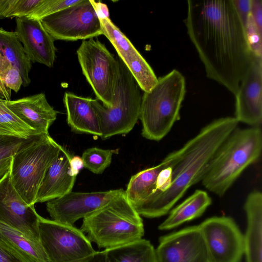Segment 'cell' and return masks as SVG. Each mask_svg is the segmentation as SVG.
I'll use <instances>...</instances> for the list:
<instances>
[{
	"label": "cell",
	"mask_w": 262,
	"mask_h": 262,
	"mask_svg": "<svg viewBox=\"0 0 262 262\" xmlns=\"http://www.w3.org/2000/svg\"><path fill=\"white\" fill-rule=\"evenodd\" d=\"M261 149L260 127H237L215 152L201 180L203 185L223 196L246 168L258 160Z\"/></svg>",
	"instance_id": "3957f363"
},
{
	"label": "cell",
	"mask_w": 262,
	"mask_h": 262,
	"mask_svg": "<svg viewBox=\"0 0 262 262\" xmlns=\"http://www.w3.org/2000/svg\"><path fill=\"white\" fill-rule=\"evenodd\" d=\"M167 164L164 159L158 165L143 170L132 176L125 194L134 208L146 200L154 191L158 177Z\"/></svg>",
	"instance_id": "cb8c5ba5"
},
{
	"label": "cell",
	"mask_w": 262,
	"mask_h": 262,
	"mask_svg": "<svg viewBox=\"0 0 262 262\" xmlns=\"http://www.w3.org/2000/svg\"><path fill=\"white\" fill-rule=\"evenodd\" d=\"M0 240L28 262H50L40 243L31 240L19 231L2 223Z\"/></svg>",
	"instance_id": "d4e9b609"
},
{
	"label": "cell",
	"mask_w": 262,
	"mask_h": 262,
	"mask_svg": "<svg viewBox=\"0 0 262 262\" xmlns=\"http://www.w3.org/2000/svg\"><path fill=\"white\" fill-rule=\"evenodd\" d=\"M212 203L207 192L196 190L170 211L168 217L159 226L161 230H169L201 216Z\"/></svg>",
	"instance_id": "7402d4cb"
},
{
	"label": "cell",
	"mask_w": 262,
	"mask_h": 262,
	"mask_svg": "<svg viewBox=\"0 0 262 262\" xmlns=\"http://www.w3.org/2000/svg\"><path fill=\"white\" fill-rule=\"evenodd\" d=\"M80 0H42L39 5L27 17L40 20L43 17L75 5Z\"/></svg>",
	"instance_id": "4dcf8cb0"
},
{
	"label": "cell",
	"mask_w": 262,
	"mask_h": 262,
	"mask_svg": "<svg viewBox=\"0 0 262 262\" xmlns=\"http://www.w3.org/2000/svg\"><path fill=\"white\" fill-rule=\"evenodd\" d=\"M0 262H28L14 250L0 240Z\"/></svg>",
	"instance_id": "836d02e7"
},
{
	"label": "cell",
	"mask_w": 262,
	"mask_h": 262,
	"mask_svg": "<svg viewBox=\"0 0 262 262\" xmlns=\"http://www.w3.org/2000/svg\"><path fill=\"white\" fill-rule=\"evenodd\" d=\"M116 150L105 149L96 147L89 148L83 152L81 159L84 167L95 174H101L110 166Z\"/></svg>",
	"instance_id": "f546056e"
},
{
	"label": "cell",
	"mask_w": 262,
	"mask_h": 262,
	"mask_svg": "<svg viewBox=\"0 0 262 262\" xmlns=\"http://www.w3.org/2000/svg\"><path fill=\"white\" fill-rule=\"evenodd\" d=\"M262 57L253 53L251 63L235 94V118L251 127L262 122Z\"/></svg>",
	"instance_id": "9a60e30c"
},
{
	"label": "cell",
	"mask_w": 262,
	"mask_h": 262,
	"mask_svg": "<svg viewBox=\"0 0 262 262\" xmlns=\"http://www.w3.org/2000/svg\"><path fill=\"white\" fill-rule=\"evenodd\" d=\"M187 3L184 23L207 77L235 95L253 53L232 0Z\"/></svg>",
	"instance_id": "6da1fadb"
},
{
	"label": "cell",
	"mask_w": 262,
	"mask_h": 262,
	"mask_svg": "<svg viewBox=\"0 0 262 262\" xmlns=\"http://www.w3.org/2000/svg\"><path fill=\"white\" fill-rule=\"evenodd\" d=\"M12 158L0 161V179L9 170L11 166Z\"/></svg>",
	"instance_id": "ab89813d"
},
{
	"label": "cell",
	"mask_w": 262,
	"mask_h": 262,
	"mask_svg": "<svg viewBox=\"0 0 262 262\" xmlns=\"http://www.w3.org/2000/svg\"><path fill=\"white\" fill-rule=\"evenodd\" d=\"M249 18L257 30L262 33L261 0H251Z\"/></svg>",
	"instance_id": "d6a6232c"
},
{
	"label": "cell",
	"mask_w": 262,
	"mask_h": 262,
	"mask_svg": "<svg viewBox=\"0 0 262 262\" xmlns=\"http://www.w3.org/2000/svg\"><path fill=\"white\" fill-rule=\"evenodd\" d=\"M60 147L49 135L12 158L11 183L28 205L36 203L37 193L45 173L58 156Z\"/></svg>",
	"instance_id": "52a82bcc"
},
{
	"label": "cell",
	"mask_w": 262,
	"mask_h": 262,
	"mask_svg": "<svg viewBox=\"0 0 262 262\" xmlns=\"http://www.w3.org/2000/svg\"><path fill=\"white\" fill-rule=\"evenodd\" d=\"M244 208L247 217V229L244 236L247 262H261L262 193L254 190L247 196Z\"/></svg>",
	"instance_id": "44dd1931"
},
{
	"label": "cell",
	"mask_w": 262,
	"mask_h": 262,
	"mask_svg": "<svg viewBox=\"0 0 262 262\" xmlns=\"http://www.w3.org/2000/svg\"><path fill=\"white\" fill-rule=\"evenodd\" d=\"M40 133L35 131L19 119L0 98V135L29 138Z\"/></svg>",
	"instance_id": "4316f807"
},
{
	"label": "cell",
	"mask_w": 262,
	"mask_h": 262,
	"mask_svg": "<svg viewBox=\"0 0 262 262\" xmlns=\"http://www.w3.org/2000/svg\"><path fill=\"white\" fill-rule=\"evenodd\" d=\"M23 85V80L18 69L0 53V96L11 100V91L17 92Z\"/></svg>",
	"instance_id": "83f0119b"
},
{
	"label": "cell",
	"mask_w": 262,
	"mask_h": 262,
	"mask_svg": "<svg viewBox=\"0 0 262 262\" xmlns=\"http://www.w3.org/2000/svg\"><path fill=\"white\" fill-rule=\"evenodd\" d=\"M232 2L245 30L250 15L251 0H232Z\"/></svg>",
	"instance_id": "e575fe53"
},
{
	"label": "cell",
	"mask_w": 262,
	"mask_h": 262,
	"mask_svg": "<svg viewBox=\"0 0 262 262\" xmlns=\"http://www.w3.org/2000/svg\"><path fill=\"white\" fill-rule=\"evenodd\" d=\"M16 0H0V18L10 17Z\"/></svg>",
	"instance_id": "d590c367"
},
{
	"label": "cell",
	"mask_w": 262,
	"mask_h": 262,
	"mask_svg": "<svg viewBox=\"0 0 262 262\" xmlns=\"http://www.w3.org/2000/svg\"><path fill=\"white\" fill-rule=\"evenodd\" d=\"M155 255L156 262H211L199 225L161 237Z\"/></svg>",
	"instance_id": "4fadbf2b"
},
{
	"label": "cell",
	"mask_w": 262,
	"mask_h": 262,
	"mask_svg": "<svg viewBox=\"0 0 262 262\" xmlns=\"http://www.w3.org/2000/svg\"><path fill=\"white\" fill-rule=\"evenodd\" d=\"M78 262H105V251H96L92 255Z\"/></svg>",
	"instance_id": "f35d334b"
},
{
	"label": "cell",
	"mask_w": 262,
	"mask_h": 262,
	"mask_svg": "<svg viewBox=\"0 0 262 262\" xmlns=\"http://www.w3.org/2000/svg\"><path fill=\"white\" fill-rule=\"evenodd\" d=\"M42 0H16L10 17H27L41 2Z\"/></svg>",
	"instance_id": "1f68e13d"
},
{
	"label": "cell",
	"mask_w": 262,
	"mask_h": 262,
	"mask_svg": "<svg viewBox=\"0 0 262 262\" xmlns=\"http://www.w3.org/2000/svg\"><path fill=\"white\" fill-rule=\"evenodd\" d=\"M185 93V79L176 69L158 78L153 88L144 92L139 118L144 138L158 141L169 132L180 119Z\"/></svg>",
	"instance_id": "5b68a950"
},
{
	"label": "cell",
	"mask_w": 262,
	"mask_h": 262,
	"mask_svg": "<svg viewBox=\"0 0 262 262\" xmlns=\"http://www.w3.org/2000/svg\"><path fill=\"white\" fill-rule=\"evenodd\" d=\"M40 20L54 40H86L102 35L100 19L90 0H80Z\"/></svg>",
	"instance_id": "30bf717a"
},
{
	"label": "cell",
	"mask_w": 262,
	"mask_h": 262,
	"mask_svg": "<svg viewBox=\"0 0 262 262\" xmlns=\"http://www.w3.org/2000/svg\"><path fill=\"white\" fill-rule=\"evenodd\" d=\"M80 229L91 242L105 249L135 242L144 234L143 220L127 199L125 190L83 218Z\"/></svg>",
	"instance_id": "277c9868"
},
{
	"label": "cell",
	"mask_w": 262,
	"mask_h": 262,
	"mask_svg": "<svg viewBox=\"0 0 262 262\" xmlns=\"http://www.w3.org/2000/svg\"><path fill=\"white\" fill-rule=\"evenodd\" d=\"M99 19L109 17V11L107 6L101 2L90 0Z\"/></svg>",
	"instance_id": "8d00e7d4"
},
{
	"label": "cell",
	"mask_w": 262,
	"mask_h": 262,
	"mask_svg": "<svg viewBox=\"0 0 262 262\" xmlns=\"http://www.w3.org/2000/svg\"><path fill=\"white\" fill-rule=\"evenodd\" d=\"M99 19L102 35L111 42L119 58L132 73L141 90L149 92L158 81L152 68L110 18Z\"/></svg>",
	"instance_id": "2e32d148"
},
{
	"label": "cell",
	"mask_w": 262,
	"mask_h": 262,
	"mask_svg": "<svg viewBox=\"0 0 262 262\" xmlns=\"http://www.w3.org/2000/svg\"><path fill=\"white\" fill-rule=\"evenodd\" d=\"M124 191L118 189L92 192L71 191L47 202V210L52 220L74 225L77 221L101 208Z\"/></svg>",
	"instance_id": "5bb4252c"
},
{
	"label": "cell",
	"mask_w": 262,
	"mask_h": 262,
	"mask_svg": "<svg viewBox=\"0 0 262 262\" xmlns=\"http://www.w3.org/2000/svg\"><path fill=\"white\" fill-rule=\"evenodd\" d=\"M70 166L73 172L77 176L80 170L84 167L81 157L77 156L72 157L70 160Z\"/></svg>",
	"instance_id": "74e56055"
},
{
	"label": "cell",
	"mask_w": 262,
	"mask_h": 262,
	"mask_svg": "<svg viewBox=\"0 0 262 262\" xmlns=\"http://www.w3.org/2000/svg\"><path fill=\"white\" fill-rule=\"evenodd\" d=\"M91 99L66 92L63 100L67 112V121L71 130L75 133L91 134L100 137L99 122Z\"/></svg>",
	"instance_id": "ffe728a7"
},
{
	"label": "cell",
	"mask_w": 262,
	"mask_h": 262,
	"mask_svg": "<svg viewBox=\"0 0 262 262\" xmlns=\"http://www.w3.org/2000/svg\"><path fill=\"white\" fill-rule=\"evenodd\" d=\"M5 102L25 123L40 134H49V127L57 118V112L42 93L15 100H5Z\"/></svg>",
	"instance_id": "d6986e66"
},
{
	"label": "cell",
	"mask_w": 262,
	"mask_h": 262,
	"mask_svg": "<svg viewBox=\"0 0 262 262\" xmlns=\"http://www.w3.org/2000/svg\"><path fill=\"white\" fill-rule=\"evenodd\" d=\"M70 154L61 146L58 155L47 170L38 190L36 203L48 202L72 191L77 177L70 166Z\"/></svg>",
	"instance_id": "ac0fdd59"
},
{
	"label": "cell",
	"mask_w": 262,
	"mask_h": 262,
	"mask_svg": "<svg viewBox=\"0 0 262 262\" xmlns=\"http://www.w3.org/2000/svg\"><path fill=\"white\" fill-rule=\"evenodd\" d=\"M211 262H241L245 253L244 236L228 216H214L199 225Z\"/></svg>",
	"instance_id": "8fae6325"
},
{
	"label": "cell",
	"mask_w": 262,
	"mask_h": 262,
	"mask_svg": "<svg viewBox=\"0 0 262 262\" xmlns=\"http://www.w3.org/2000/svg\"><path fill=\"white\" fill-rule=\"evenodd\" d=\"M40 216L34 205H29L13 187L10 169L0 179V223L23 233L27 238L40 243L38 225Z\"/></svg>",
	"instance_id": "7c38bea8"
},
{
	"label": "cell",
	"mask_w": 262,
	"mask_h": 262,
	"mask_svg": "<svg viewBox=\"0 0 262 262\" xmlns=\"http://www.w3.org/2000/svg\"><path fill=\"white\" fill-rule=\"evenodd\" d=\"M0 53L19 71L23 80V85L28 86L31 79L29 73L31 61L15 32L0 28Z\"/></svg>",
	"instance_id": "603a6c76"
},
{
	"label": "cell",
	"mask_w": 262,
	"mask_h": 262,
	"mask_svg": "<svg viewBox=\"0 0 262 262\" xmlns=\"http://www.w3.org/2000/svg\"><path fill=\"white\" fill-rule=\"evenodd\" d=\"M77 55L83 74L97 99L104 106L111 107L118 66L117 58L103 43L93 38L82 41Z\"/></svg>",
	"instance_id": "9c48e42d"
},
{
	"label": "cell",
	"mask_w": 262,
	"mask_h": 262,
	"mask_svg": "<svg viewBox=\"0 0 262 262\" xmlns=\"http://www.w3.org/2000/svg\"><path fill=\"white\" fill-rule=\"evenodd\" d=\"M104 251L105 262H156L155 249L145 239Z\"/></svg>",
	"instance_id": "484cf974"
},
{
	"label": "cell",
	"mask_w": 262,
	"mask_h": 262,
	"mask_svg": "<svg viewBox=\"0 0 262 262\" xmlns=\"http://www.w3.org/2000/svg\"><path fill=\"white\" fill-rule=\"evenodd\" d=\"M117 59L111 106H104L97 99H91L103 140L128 133L140 118L141 89L122 61L119 57Z\"/></svg>",
	"instance_id": "8992f818"
},
{
	"label": "cell",
	"mask_w": 262,
	"mask_h": 262,
	"mask_svg": "<svg viewBox=\"0 0 262 262\" xmlns=\"http://www.w3.org/2000/svg\"><path fill=\"white\" fill-rule=\"evenodd\" d=\"M15 33L30 61L53 66L56 48L54 40L43 27L40 20L27 17L16 18Z\"/></svg>",
	"instance_id": "e0dca14e"
},
{
	"label": "cell",
	"mask_w": 262,
	"mask_h": 262,
	"mask_svg": "<svg viewBox=\"0 0 262 262\" xmlns=\"http://www.w3.org/2000/svg\"><path fill=\"white\" fill-rule=\"evenodd\" d=\"M49 134H39L29 138L0 135V161L12 158L15 155L43 140Z\"/></svg>",
	"instance_id": "f1b7e54d"
},
{
	"label": "cell",
	"mask_w": 262,
	"mask_h": 262,
	"mask_svg": "<svg viewBox=\"0 0 262 262\" xmlns=\"http://www.w3.org/2000/svg\"><path fill=\"white\" fill-rule=\"evenodd\" d=\"M238 123L234 117L217 119L181 148L168 154L171 167L169 187L136 207L138 214L148 218L167 214L191 186L201 181L215 152Z\"/></svg>",
	"instance_id": "7a4b0ae2"
},
{
	"label": "cell",
	"mask_w": 262,
	"mask_h": 262,
	"mask_svg": "<svg viewBox=\"0 0 262 262\" xmlns=\"http://www.w3.org/2000/svg\"><path fill=\"white\" fill-rule=\"evenodd\" d=\"M38 230L50 262H78L96 252L86 235L74 225L40 216Z\"/></svg>",
	"instance_id": "ba28073f"
}]
</instances>
